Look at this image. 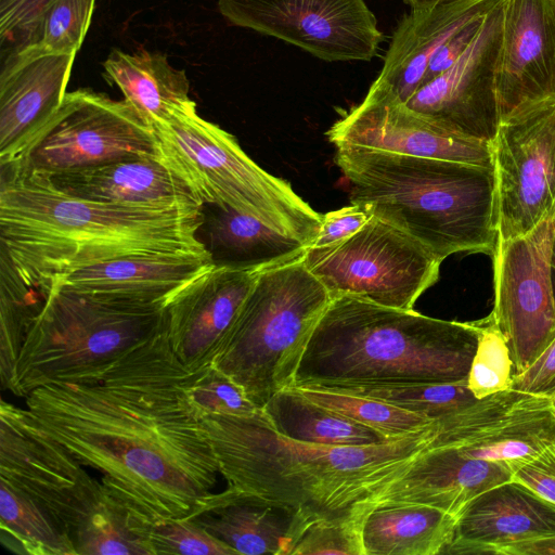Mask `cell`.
<instances>
[{"instance_id":"obj_1","label":"cell","mask_w":555,"mask_h":555,"mask_svg":"<svg viewBox=\"0 0 555 555\" xmlns=\"http://www.w3.org/2000/svg\"><path fill=\"white\" fill-rule=\"evenodd\" d=\"M198 372V371H197ZM197 372L160 328L116 359L25 397V415L83 466L134 518L190 516L211 493L219 466L185 396Z\"/></svg>"},{"instance_id":"obj_2","label":"cell","mask_w":555,"mask_h":555,"mask_svg":"<svg viewBox=\"0 0 555 555\" xmlns=\"http://www.w3.org/2000/svg\"><path fill=\"white\" fill-rule=\"evenodd\" d=\"M204 206L100 203L0 167V269L42 297L59 278L125 257L208 250Z\"/></svg>"},{"instance_id":"obj_3","label":"cell","mask_w":555,"mask_h":555,"mask_svg":"<svg viewBox=\"0 0 555 555\" xmlns=\"http://www.w3.org/2000/svg\"><path fill=\"white\" fill-rule=\"evenodd\" d=\"M201 421L229 487L331 520L366 517L391 485L436 448L438 434L437 424L379 444L327 446L285 437L261 409Z\"/></svg>"},{"instance_id":"obj_4","label":"cell","mask_w":555,"mask_h":555,"mask_svg":"<svg viewBox=\"0 0 555 555\" xmlns=\"http://www.w3.org/2000/svg\"><path fill=\"white\" fill-rule=\"evenodd\" d=\"M479 332L480 320L447 321L413 309L335 297L307 345L295 386L466 380Z\"/></svg>"},{"instance_id":"obj_5","label":"cell","mask_w":555,"mask_h":555,"mask_svg":"<svg viewBox=\"0 0 555 555\" xmlns=\"http://www.w3.org/2000/svg\"><path fill=\"white\" fill-rule=\"evenodd\" d=\"M352 204L397 227L441 260L456 253L493 256L499 241L491 168L360 146L336 147Z\"/></svg>"},{"instance_id":"obj_6","label":"cell","mask_w":555,"mask_h":555,"mask_svg":"<svg viewBox=\"0 0 555 555\" xmlns=\"http://www.w3.org/2000/svg\"><path fill=\"white\" fill-rule=\"evenodd\" d=\"M331 301L301 260L261 271L210 365L262 409L275 393L295 386L307 345Z\"/></svg>"},{"instance_id":"obj_7","label":"cell","mask_w":555,"mask_h":555,"mask_svg":"<svg viewBox=\"0 0 555 555\" xmlns=\"http://www.w3.org/2000/svg\"><path fill=\"white\" fill-rule=\"evenodd\" d=\"M153 130L159 158L204 206L231 208L308 247L312 245L322 215L289 183L258 166L234 135L199 116L196 103Z\"/></svg>"},{"instance_id":"obj_8","label":"cell","mask_w":555,"mask_h":555,"mask_svg":"<svg viewBox=\"0 0 555 555\" xmlns=\"http://www.w3.org/2000/svg\"><path fill=\"white\" fill-rule=\"evenodd\" d=\"M164 322L160 306L120 304L51 287L26 334L8 390L25 398L37 387L107 363Z\"/></svg>"},{"instance_id":"obj_9","label":"cell","mask_w":555,"mask_h":555,"mask_svg":"<svg viewBox=\"0 0 555 555\" xmlns=\"http://www.w3.org/2000/svg\"><path fill=\"white\" fill-rule=\"evenodd\" d=\"M301 261L332 298L348 296L411 310L439 279L443 260L397 227L374 216L345 240L308 247Z\"/></svg>"},{"instance_id":"obj_10","label":"cell","mask_w":555,"mask_h":555,"mask_svg":"<svg viewBox=\"0 0 555 555\" xmlns=\"http://www.w3.org/2000/svg\"><path fill=\"white\" fill-rule=\"evenodd\" d=\"M154 155V130L129 103L77 89L65 94L21 155L0 167L52 173Z\"/></svg>"},{"instance_id":"obj_11","label":"cell","mask_w":555,"mask_h":555,"mask_svg":"<svg viewBox=\"0 0 555 555\" xmlns=\"http://www.w3.org/2000/svg\"><path fill=\"white\" fill-rule=\"evenodd\" d=\"M82 466L62 444L40 431L24 409L1 400L0 479L39 503L70 539L113 498Z\"/></svg>"},{"instance_id":"obj_12","label":"cell","mask_w":555,"mask_h":555,"mask_svg":"<svg viewBox=\"0 0 555 555\" xmlns=\"http://www.w3.org/2000/svg\"><path fill=\"white\" fill-rule=\"evenodd\" d=\"M555 206L525 235L498 241L490 313L506 339L515 375L528 369L555 337L551 256Z\"/></svg>"},{"instance_id":"obj_13","label":"cell","mask_w":555,"mask_h":555,"mask_svg":"<svg viewBox=\"0 0 555 555\" xmlns=\"http://www.w3.org/2000/svg\"><path fill=\"white\" fill-rule=\"evenodd\" d=\"M499 238L530 232L555 206V95L501 120L491 142Z\"/></svg>"},{"instance_id":"obj_14","label":"cell","mask_w":555,"mask_h":555,"mask_svg":"<svg viewBox=\"0 0 555 555\" xmlns=\"http://www.w3.org/2000/svg\"><path fill=\"white\" fill-rule=\"evenodd\" d=\"M231 24L327 62L371 61L384 34L364 0H217Z\"/></svg>"},{"instance_id":"obj_15","label":"cell","mask_w":555,"mask_h":555,"mask_svg":"<svg viewBox=\"0 0 555 555\" xmlns=\"http://www.w3.org/2000/svg\"><path fill=\"white\" fill-rule=\"evenodd\" d=\"M502 26V0H496L465 53L404 105L444 130L491 143L502 120L496 89Z\"/></svg>"},{"instance_id":"obj_16","label":"cell","mask_w":555,"mask_h":555,"mask_svg":"<svg viewBox=\"0 0 555 555\" xmlns=\"http://www.w3.org/2000/svg\"><path fill=\"white\" fill-rule=\"evenodd\" d=\"M438 428L437 448L511 465L555 441V406L550 396L511 388L466 405Z\"/></svg>"},{"instance_id":"obj_17","label":"cell","mask_w":555,"mask_h":555,"mask_svg":"<svg viewBox=\"0 0 555 555\" xmlns=\"http://www.w3.org/2000/svg\"><path fill=\"white\" fill-rule=\"evenodd\" d=\"M326 137L336 147L360 146L493 169L490 142L444 130L404 104L370 91L331 126Z\"/></svg>"},{"instance_id":"obj_18","label":"cell","mask_w":555,"mask_h":555,"mask_svg":"<svg viewBox=\"0 0 555 555\" xmlns=\"http://www.w3.org/2000/svg\"><path fill=\"white\" fill-rule=\"evenodd\" d=\"M75 56L34 43L2 59L0 165L14 162L56 112Z\"/></svg>"},{"instance_id":"obj_19","label":"cell","mask_w":555,"mask_h":555,"mask_svg":"<svg viewBox=\"0 0 555 555\" xmlns=\"http://www.w3.org/2000/svg\"><path fill=\"white\" fill-rule=\"evenodd\" d=\"M260 272L215 263L165 306L170 347L191 372L210 365L211 356Z\"/></svg>"},{"instance_id":"obj_20","label":"cell","mask_w":555,"mask_h":555,"mask_svg":"<svg viewBox=\"0 0 555 555\" xmlns=\"http://www.w3.org/2000/svg\"><path fill=\"white\" fill-rule=\"evenodd\" d=\"M502 7L496 89L503 119L555 95V1L502 0Z\"/></svg>"},{"instance_id":"obj_21","label":"cell","mask_w":555,"mask_h":555,"mask_svg":"<svg viewBox=\"0 0 555 555\" xmlns=\"http://www.w3.org/2000/svg\"><path fill=\"white\" fill-rule=\"evenodd\" d=\"M214 264L209 249L125 257L72 271L56 279L50 288H66L120 304L165 308L177 293Z\"/></svg>"},{"instance_id":"obj_22","label":"cell","mask_w":555,"mask_h":555,"mask_svg":"<svg viewBox=\"0 0 555 555\" xmlns=\"http://www.w3.org/2000/svg\"><path fill=\"white\" fill-rule=\"evenodd\" d=\"M555 534V504L508 480L470 500L456 516L443 554H493L515 543Z\"/></svg>"},{"instance_id":"obj_23","label":"cell","mask_w":555,"mask_h":555,"mask_svg":"<svg viewBox=\"0 0 555 555\" xmlns=\"http://www.w3.org/2000/svg\"><path fill=\"white\" fill-rule=\"evenodd\" d=\"M496 0H453L411 10L395 29L382 69L369 91L404 104L422 86L440 48Z\"/></svg>"},{"instance_id":"obj_24","label":"cell","mask_w":555,"mask_h":555,"mask_svg":"<svg viewBox=\"0 0 555 555\" xmlns=\"http://www.w3.org/2000/svg\"><path fill=\"white\" fill-rule=\"evenodd\" d=\"M40 175L61 192L93 202L204 206L189 185L158 155Z\"/></svg>"},{"instance_id":"obj_25","label":"cell","mask_w":555,"mask_h":555,"mask_svg":"<svg viewBox=\"0 0 555 555\" xmlns=\"http://www.w3.org/2000/svg\"><path fill=\"white\" fill-rule=\"evenodd\" d=\"M512 480L506 463L473 459L454 448H434L383 494L377 504L413 503L457 516L481 492Z\"/></svg>"},{"instance_id":"obj_26","label":"cell","mask_w":555,"mask_h":555,"mask_svg":"<svg viewBox=\"0 0 555 555\" xmlns=\"http://www.w3.org/2000/svg\"><path fill=\"white\" fill-rule=\"evenodd\" d=\"M188 517L237 554L285 555L298 514L228 486L209 493Z\"/></svg>"},{"instance_id":"obj_27","label":"cell","mask_w":555,"mask_h":555,"mask_svg":"<svg viewBox=\"0 0 555 555\" xmlns=\"http://www.w3.org/2000/svg\"><path fill=\"white\" fill-rule=\"evenodd\" d=\"M103 67L105 79L152 128L195 103L185 72L170 65L160 52L113 50Z\"/></svg>"},{"instance_id":"obj_28","label":"cell","mask_w":555,"mask_h":555,"mask_svg":"<svg viewBox=\"0 0 555 555\" xmlns=\"http://www.w3.org/2000/svg\"><path fill=\"white\" fill-rule=\"evenodd\" d=\"M212 207L206 217L208 245L215 263L261 272L299 261L308 246L284 235L258 219L228 207Z\"/></svg>"},{"instance_id":"obj_29","label":"cell","mask_w":555,"mask_h":555,"mask_svg":"<svg viewBox=\"0 0 555 555\" xmlns=\"http://www.w3.org/2000/svg\"><path fill=\"white\" fill-rule=\"evenodd\" d=\"M456 516L413 503L377 504L366 516L365 555H438L451 544Z\"/></svg>"},{"instance_id":"obj_30","label":"cell","mask_w":555,"mask_h":555,"mask_svg":"<svg viewBox=\"0 0 555 555\" xmlns=\"http://www.w3.org/2000/svg\"><path fill=\"white\" fill-rule=\"evenodd\" d=\"M273 428L294 440L327 446H373L384 435L310 400L293 386L275 393L261 409Z\"/></svg>"},{"instance_id":"obj_31","label":"cell","mask_w":555,"mask_h":555,"mask_svg":"<svg viewBox=\"0 0 555 555\" xmlns=\"http://www.w3.org/2000/svg\"><path fill=\"white\" fill-rule=\"evenodd\" d=\"M0 527L30 555H77L70 537L35 500L0 479Z\"/></svg>"},{"instance_id":"obj_32","label":"cell","mask_w":555,"mask_h":555,"mask_svg":"<svg viewBox=\"0 0 555 555\" xmlns=\"http://www.w3.org/2000/svg\"><path fill=\"white\" fill-rule=\"evenodd\" d=\"M325 390L379 400L427 416L436 421L438 425L478 400L468 388L467 379L455 383L347 386L326 388Z\"/></svg>"},{"instance_id":"obj_33","label":"cell","mask_w":555,"mask_h":555,"mask_svg":"<svg viewBox=\"0 0 555 555\" xmlns=\"http://www.w3.org/2000/svg\"><path fill=\"white\" fill-rule=\"evenodd\" d=\"M72 540L77 555H154L145 522L114 498L94 511Z\"/></svg>"},{"instance_id":"obj_34","label":"cell","mask_w":555,"mask_h":555,"mask_svg":"<svg viewBox=\"0 0 555 555\" xmlns=\"http://www.w3.org/2000/svg\"><path fill=\"white\" fill-rule=\"evenodd\" d=\"M299 389L315 403L370 427L389 440L416 435L437 425L427 416L372 398L325 389Z\"/></svg>"},{"instance_id":"obj_35","label":"cell","mask_w":555,"mask_h":555,"mask_svg":"<svg viewBox=\"0 0 555 555\" xmlns=\"http://www.w3.org/2000/svg\"><path fill=\"white\" fill-rule=\"evenodd\" d=\"M0 382L9 389L14 366L34 318L39 312L35 292L0 269Z\"/></svg>"},{"instance_id":"obj_36","label":"cell","mask_w":555,"mask_h":555,"mask_svg":"<svg viewBox=\"0 0 555 555\" xmlns=\"http://www.w3.org/2000/svg\"><path fill=\"white\" fill-rule=\"evenodd\" d=\"M365 518L331 520L298 514L286 555H365L362 539Z\"/></svg>"},{"instance_id":"obj_37","label":"cell","mask_w":555,"mask_h":555,"mask_svg":"<svg viewBox=\"0 0 555 555\" xmlns=\"http://www.w3.org/2000/svg\"><path fill=\"white\" fill-rule=\"evenodd\" d=\"M514 366L505 337L491 314L480 320L467 386L478 400L512 388Z\"/></svg>"},{"instance_id":"obj_38","label":"cell","mask_w":555,"mask_h":555,"mask_svg":"<svg viewBox=\"0 0 555 555\" xmlns=\"http://www.w3.org/2000/svg\"><path fill=\"white\" fill-rule=\"evenodd\" d=\"M185 396L199 420L212 414L250 415L260 410L238 385L211 365L195 374L185 387Z\"/></svg>"},{"instance_id":"obj_39","label":"cell","mask_w":555,"mask_h":555,"mask_svg":"<svg viewBox=\"0 0 555 555\" xmlns=\"http://www.w3.org/2000/svg\"><path fill=\"white\" fill-rule=\"evenodd\" d=\"M94 5L95 0H53L35 43L53 52L76 54L89 29Z\"/></svg>"},{"instance_id":"obj_40","label":"cell","mask_w":555,"mask_h":555,"mask_svg":"<svg viewBox=\"0 0 555 555\" xmlns=\"http://www.w3.org/2000/svg\"><path fill=\"white\" fill-rule=\"evenodd\" d=\"M145 533L154 555H237L189 517L146 522Z\"/></svg>"},{"instance_id":"obj_41","label":"cell","mask_w":555,"mask_h":555,"mask_svg":"<svg viewBox=\"0 0 555 555\" xmlns=\"http://www.w3.org/2000/svg\"><path fill=\"white\" fill-rule=\"evenodd\" d=\"M53 0H0L2 59L37 40L43 15Z\"/></svg>"},{"instance_id":"obj_42","label":"cell","mask_w":555,"mask_h":555,"mask_svg":"<svg viewBox=\"0 0 555 555\" xmlns=\"http://www.w3.org/2000/svg\"><path fill=\"white\" fill-rule=\"evenodd\" d=\"M509 466L512 480L555 504V441L532 459Z\"/></svg>"},{"instance_id":"obj_43","label":"cell","mask_w":555,"mask_h":555,"mask_svg":"<svg viewBox=\"0 0 555 555\" xmlns=\"http://www.w3.org/2000/svg\"><path fill=\"white\" fill-rule=\"evenodd\" d=\"M373 217L370 206L352 203L322 215L318 235L309 247H323L345 240L362 229Z\"/></svg>"},{"instance_id":"obj_44","label":"cell","mask_w":555,"mask_h":555,"mask_svg":"<svg viewBox=\"0 0 555 555\" xmlns=\"http://www.w3.org/2000/svg\"><path fill=\"white\" fill-rule=\"evenodd\" d=\"M487 12L459 29L436 53L423 78L426 83L452 67L465 53L480 30Z\"/></svg>"},{"instance_id":"obj_45","label":"cell","mask_w":555,"mask_h":555,"mask_svg":"<svg viewBox=\"0 0 555 555\" xmlns=\"http://www.w3.org/2000/svg\"><path fill=\"white\" fill-rule=\"evenodd\" d=\"M555 388V337L520 374L514 375L512 389L532 395L550 396Z\"/></svg>"},{"instance_id":"obj_46","label":"cell","mask_w":555,"mask_h":555,"mask_svg":"<svg viewBox=\"0 0 555 555\" xmlns=\"http://www.w3.org/2000/svg\"><path fill=\"white\" fill-rule=\"evenodd\" d=\"M499 555H555V534L504 547Z\"/></svg>"},{"instance_id":"obj_47","label":"cell","mask_w":555,"mask_h":555,"mask_svg":"<svg viewBox=\"0 0 555 555\" xmlns=\"http://www.w3.org/2000/svg\"><path fill=\"white\" fill-rule=\"evenodd\" d=\"M447 1L453 0H404L412 10L426 9Z\"/></svg>"},{"instance_id":"obj_48","label":"cell","mask_w":555,"mask_h":555,"mask_svg":"<svg viewBox=\"0 0 555 555\" xmlns=\"http://www.w3.org/2000/svg\"><path fill=\"white\" fill-rule=\"evenodd\" d=\"M551 276H552V284H553V291H554V297H555V233H554L552 256H551Z\"/></svg>"},{"instance_id":"obj_49","label":"cell","mask_w":555,"mask_h":555,"mask_svg":"<svg viewBox=\"0 0 555 555\" xmlns=\"http://www.w3.org/2000/svg\"><path fill=\"white\" fill-rule=\"evenodd\" d=\"M550 397L554 403V406H555V388L553 389V391L550 393Z\"/></svg>"},{"instance_id":"obj_50","label":"cell","mask_w":555,"mask_h":555,"mask_svg":"<svg viewBox=\"0 0 555 555\" xmlns=\"http://www.w3.org/2000/svg\"><path fill=\"white\" fill-rule=\"evenodd\" d=\"M555 1V0H554Z\"/></svg>"}]
</instances>
